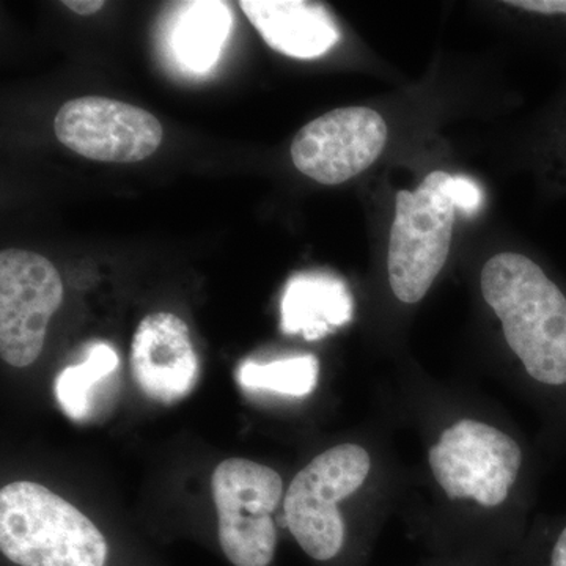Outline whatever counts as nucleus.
I'll return each instance as SVG.
<instances>
[{"mask_svg": "<svg viewBox=\"0 0 566 566\" xmlns=\"http://www.w3.org/2000/svg\"><path fill=\"white\" fill-rule=\"evenodd\" d=\"M211 493L218 543L232 566H271L277 547L273 513L282 501V476L268 465L230 458L214 469Z\"/></svg>", "mask_w": 566, "mask_h": 566, "instance_id": "nucleus-5", "label": "nucleus"}, {"mask_svg": "<svg viewBox=\"0 0 566 566\" xmlns=\"http://www.w3.org/2000/svg\"><path fill=\"white\" fill-rule=\"evenodd\" d=\"M0 551L13 566H111L112 558L91 517L33 482L0 490Z\"/></svg>", "mask_w": 566, "mask_h": 566, "instance_id": "nucleus-2", "label": "nucleus"}, {"mask_svg": "<svg viewBox=\"0 0 566 566\" xmlns=\"http://www.w3.org/2000/svg\"><path fill=\"white\" fill-rule=\"evenodd\" d=\"M136 385L151 400L174 405L196 389L199 357L188 324L169 312L142 319L132 345Z\"/></svg>", "mask_w": 566, "mask_h": 566, "instance_id": "nucleus-10", "label": "nucleus"}, {"mask_svg": "<svg viewBox=\"0 0 566 566\" xmlns=\"http://www.w3.org/2000/svg\"><path fill=\"white\" fill-rule=\"evenodd\" d=\"M444 188L457 210L463 211L465 216L474 214L482 207V189L469 178L449 175Z\"/></svg>", "mask_w": 566, "mask_h": 566, "instance_id": "nucleus-16", "label": "nucleus"}, {"mask_svg": "<svg viewBox=\"0 0 566 566\" xmlns=\"http://www.w3.org/2000/svg\"><path fill=\"white\" fill-rule=\"evenodd\" d=\"M447 178L444 170H434L416 191L395 197L387 273L401 303L422 301L449 259L457 208L447 196Z\"/></svg>", "mask_w": 566, "mask_h": 566, "instance_id": "nucleus-3", "label": "nucleus"}, {"mask_svg": "<svg viewBox=\"0 0 566 566\" xmlns=\"http://www.w3.org/2000/svg\"><path fill=\"white\" fill-rule=\"evenodd\" d=\"M387 144V125L370 107H340L301 128L292 159L305 177L322 185H342L363 174Z\"/></svg>", "mask_w": 566, "mask_h": 566, "instance_id": "nucleus-9", "label": "nucleus"}, {"mask_svg": "<svg viewBox=\"0 0 566 566\" xmlns=\"http://www.w3.org/2000/svg\"><path fill=\"white\" fill-rule=\"evenodd\" d=\"M241 10L268 46L294 59H316L340 39L329 11L303 0H243Z\"/></svg>", "mask_w": 566, "mask_h": 566, "instance_id": "nucleus-11", "label": "nucleus"}, {"mask_svg": "<svg viewBox=\"0 0 566 566\" xmlns=\"http://www.w3.org/2000/svg\"><path fill=\"white\" fill-rule=\"evenodd\" d=\"M63 6L69 7L71 11L81 14V17H91V14L102 10L106 3L103 0H66Z\"/></svg>", "mask_w": 566, "mask_h": 566, "instance_id": "nucleus-18", "label": "nucleus"}, {"mask_svg": "<svg viewBox=\"0 0 566 566\" xmlns=\"http://www.w3.org/2000/svg\"><path fill=\"white\" fill-rule=\"evenodd\" d=\"M506 6L543 14H566V0H512Z\"/></svg>", "mask_w": 566, "mask_h": 566, "instance_id": "nucleus-17", "label": "nucleus"}, {"mask_svg": "<svg viewBox=\"0 0 566 566\" xmlns=\"http://www.w3.org/2000/svg\"><path fill=\"white\" fill-rule=\"evenodd\" d=\"M232 29V13L223 2H189L175 22V59L193 73H205L218 62Z\"/></svg>", "mask_w": 566, "mask_h": 566, "instance_id": "nucleus-13", "label": "nucleus"}, {"mask_svg": "<svg viewBox=\"0 0 566 566\" xmlns=\"http://www.w3.org/2000/svg\"><path fill=\"white\" fill-rule=\"evenodd\" d=\"M319 364L312 354L286 357L268 364L244 363L237 379L244 389L305 397L318 385Z\"/></svg>", "mask_w": 566, "mask_h": 566, "instance_id": "nucleus-15", "label": "nucleus"}, {"mask_svg": "<svg viewBox=\"0 0 566 566\" xmlns=\"http://www.w3.org/2000/svg\"><path fill=\"white\" fill-rule=\"evenodd\" d=\"M62 301V277L50 260L22 249L0 252V356L7 364L24 368L39 359Z\"/></svg>", "mask_w": 566, "mask_h": 566, "instance_id": "nucleus-7", "label": "nucleus"}, {"mask_svg": "<svg viewBox=\"0 0 566 566\" xmlns=\"http://www.w3.org/2000/svg\"><path fill=\"white\" fill-rule=\"evenodd\" d=\"M353 316L348 286L331 274L294 275L282 297V329L303 334L305 340H318Z\"/></svg>", "mask_w": 566, "mask_h": 566, "instance_id": "nucleus-12", "label": "nucleus"}, {"mask_svg": "<svg viewBox=\"0 0 566 566\" xmlns=\"http://www.w3.org/2000/svg\"><path fill=\"white\" fill-rule=\"evenodd\" d=\"M120 359L107 344H93L81 364L71 365L55 379V398L66 417L84 422L92 415L93 398L99 385L115 374Z\"/></svg>", "mask_w": 566, "mask_h": 566, "instance_id": "nucleus-14", "label": "nucleus"}, {"mask_svg": "<svg viewBox=\"0 0 566 566\" xmlns=\"http://www.w3.org/2000/svg\"><path fill=\"white\" fill-rule=\"evenodd\" d=\"M551 566H566V527L558 536L551 556Z\"/></svg>", "mask_w": 566, "mask_h": 566, "instance_id": "nucleus-19", "label": "nucleus"}, {"mask_svg": "<svg viewBox=\"0 0 566 566\" xmlns=\"http://www.w3.org/2000/svg\"><path fill=\"white\" fill-rule=\"evenodd\" d=\"M370 469L364 447L342 444L314 458L294 476L283 501L285 526L308 557L331 562L340 556L346 531L338 502L360 490Z\"/></svg>", "mask_w": 566, "mask_h": 566, "instance_id": "nucleus-4", "label": "nucleus"}, {"mask_svg": "<svg viewBox=\"0 0 566 566\" xmlns=\"http://www.w3.org/2000/svg\"><path fill=\"white\" fill-rule=\"evenodd\" d=\"M55 136L71 151L102 163H139L161 145L158 118L133 104L82 96L63 104L54 122Z\"/></svg>", "mask_w": 566, "mask_h": 566, "instance_id": "nucleus-8", "label": "nucleus"}, {"mask_svg": "<svg viewBox=\"0 0 566 566\" xmlns=\"http://www.w3.org/2000/svg\"><path fill=\"white\" fill-rule=\"evenodd\" d=\"M521 464L523 452L512 436L471 419L447 428L430 450L431 471L446 494L482 506L504 504Z\"/></svg>", "mask_w": 566, "mask_h": 566, "instance_id": "nucleus-6", "label": "nucleus"}, {"mask_svg": "<svg viewBox=\"0 0 566 566\" xmlns=\"http://www.w3.org/2000/svg\"><path fill=\"white\" fill-rule=\"evenodd\" d=\"M482 293L527 374L566 385V297L545 271L521 253H499L483 268Z\"/></svg>", "mask_w": 566, "mask_h": 566, "instance_id": "nucleus-1", "label": "nucleus"}]
</instances>
